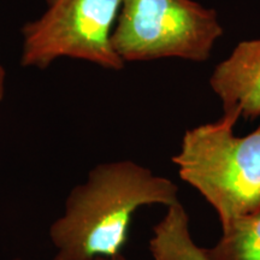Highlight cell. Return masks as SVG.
<instances>
[{
    "mask_svg": "<svg viewBox=\"0 0 260 260\" xmlns=\"http://www.w3.org/2000/svg\"><path fill=\"white\" fill-rule=\"evenodd\" d=\"M224 113L260 117V39L240 42L219 63L210 79Z\"/></svg>",
    "mask_w": 260,
    "mask_h": 260,
    "instance_id": "obj_5",
    "label": "cell"
},
{
    "mask_svg": "<svg viewBox=\"0 0 260 260\" xmlns=\"http://www.w3.org/2000/svg\"><path fill=\"white\" fill-rule=\"evenodd\" d=\"M223 28L212 9L193 0H122L113 50L124 61L209 59Z\"/></svg>",
    "mask_w": 260,
    "mask_h": 260,
    "instance_id": "obj_3",
    "label": "cell"
},
{
    "mask_svg": "<svg viewBox=\"0 0 260 260\" xmlns=\"http://www.w3.org/2000/svg\"><path fill=\"white\" fill-rule=\"evenodd\" d=\"M149 251L154 260H210L206 249L191 239L189 218L181 203L169 206L164 218L154 226Z\"/></svg>",
    "mask_w": 260,
    "mask_h": 260,
    "instance_id": "obj_6",
    "label": "cell"
},
{
    "mask_svg": "<svg viewBox=\"0 0 260 260\" xmlns=\"http://www.w3.org/2000/svg\"><path fill=\"white\" fill-rule=\"evenodd\" d=\"M4 88H5V71L0 65V102L4 96Z\"/></svg>",
    "mask_w": 260,
    "mask_h": 260,
    "instance_id": "obj_8",
    "label": "cell"
},
{
    "mask_svg": "<svg viewBox=\"0 0 260 260\" xmlns=\"http://www.w3.org/2000/svg\"><path fill=\"white\" fill-rule=\"evenodd\" d=\"M122 0H53L23 28L22 65L46 68L60 57L89 60L118 70L124 61L113 50L112 25Z\"/></svg>",
    "mask_w": 260,
    "mask_h": 260,
    "instance_id": "obj_4",
    "label": "cell"
},
{
    "mask_svg": "<svg viewBox=\"0 0 260 260\" xmlns=\"http://www.w3.org/2000/svg\"><path fill=\"white\" fill-rule=\"evenodd\" d=\"M180 203L178 187L130 160L103 162L75 186L50 226L52 260H93L121 254L136 210Z\"/></svg>",
    "mask_w": 260,
    "mask_h": 260,
    "instance_id": "obj_1",
    "label": "cell"
},
{
    "mask_svg": "<svg viewBox=\"0 0 260 260\" xmlns=\"http://www.w3.org/2000/svg\"><path fill=\"white\" fill-rule=\"evenodd\" d=\"M239 118L224 113L188 130L172 158L180 177L216 210L222 225L260 207V125L240 138L234 133Z\"/></svg>",
    "mask_w": 260,
    "mask_h": 260,
    "instance_id": "obj_2",
    "label": "cell"
},
{
    "mask_svg": "<svg viewBox=\"0 0 260 260\" xmlns=\"http://www.w3.org/2000/svg\"><path fill=\"white\" fill-rule=\"evenodd\" d=\"M14 260H23V259H21V258H16V259H14Z\"/></svg>",
    "mask_w": 260,
    "mask_h": 260,
    "instance_id": "obj_11",
    "label": "cell"
},
{
    "mask_svg": "<svg viewBox=\"0 0 260 260\" xmlns=\"http://www.w3.org/2000/svg\"><path fill=\"white\" fill-rule=\"evenodd\" d=\"M46 2H47V4H51V3L53 2V0H46Z\"/></svg>",
    "mask_w": 260,
    "mask_h": 260,
    "instance_id": "obj_10",
    "label": "cell"
},
{
    "mask_svg": "<svg viewBox=\"0 0 260 260\" xmlns=\"http://www.w3.org/2000/svg\"><path fill=\"white\" fill-rule=\"evenodd\" d=\"M93 260H128V259H126L125 256L121 253V254H117L115 256H99V258H95Z\"/></svg>",
    "mask_w": 260,
    "mask_h": 260,
    "instance_id": "obj_9",
    "label": "cell"
},
{
    "mask_svg": "<svg viewBox=\"0 0 260 260\" xmlns=\"http://www.w3.org/2000/svg\"><path fill=\"white\" fill-rule=\"evenodd\" d=\"M222 237L206 249L210 260H260V207L222 225Z\"/></svg>",
    "mask_w": 260,
    "mask_h": 260,
    "instance_id": "obj_7",
    "label": "cell"
}]
</instances>
